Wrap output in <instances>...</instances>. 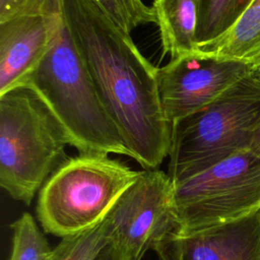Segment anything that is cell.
Returning a JSON list of instances; mask_svg holds the SVG:
<instances>
[{
	"label": "cell",
	"mask_w": 260,
	"mask_h": 260,
	"mask_svg": "<svg viewBox=\"0 0 260 260\" xmlns=\"http://www.w3.org/2000/svg\"><path fill=\"white\" fill-rule=\"evenodd\" d=\"M62 16L130 157L154 170L169 155L171 124L158 96L156 70L131 35L92 0H61Z\"/></svg>",
	"instance_id": "obj_1"
},
{
	"label": "cell",
	"mask_w": 260,
	"mask_h": 260,
	"mask_svg": "<svg viewBox=\"0 0 260 260\" xmlns=\"http://www.w3.org/2000/svg\"><path fill=\"white\" fill-rule=\"evenodd\" d=\"M18 85L35 89L65 127L79 153L130 156L62 20L47 54Z\"/></svg>",
	"instance_id": "obj_2"
},
{
	"label": "cell",
	"mask_w": 260,
	"mask_h": 260,
	"mask_svg": "<svg viewBox=\"0 0 260 260\" xmlns=\"http://www.w3.org/2000/svg\"><path fill=\"white\" fill-rule=\"evenodd\" d=\"M69 135L42 96L17 85L0 94V186L29 205L68 158Z\"/></svg>",
	"instance_id": "obj_3"
},
{
	"label": "cell",
	"mask_w": 260,
	"mask_h": 260,
	"mask_svg": "<svg viewBox=\"0 0 260 260\" xmlns=\"http://www.w3.org/2000/svg\"><path fill=\"white\" fill-rule=\"evenodd\" d=\"M260 120L253 73L204 109L171 124L168 175L176 183L249 149Z\"/></svg>",
	"instance_id": "obj_4"
},
{
	"label": "cell",
	"mask_w": 260,
	"mask_h": 260,
	"mask_svg": "<svg viewBox=\"0 0 260 260\" xmlns=\"http://www.w3.org/2000/svg\"><path fill=\"white\" fill-rule=\"evenodd\" d=\"M139 174L109 155L79 153L68 158L39 191L36 210L42 229L61 239L90 229Z\"/></svg>",
	"instance_id": "obj_5"
},
{
	"label": "cell",
	"mask_w": 260,
	"mask_h": 260,
	"mask_svg": "<svg viewBox=\"0 0 260 260\" xmlns=\"http://www.w3.org/2000/svg\"><path fill=\"white\" fill-rule=\"evenodd\" d=\"M179 229L189 232L231 221L260 208V158L242 150L173 183Z\"/></svg>",
	"instance_id": "obj_6"
},
{
	"label": "cell",
	"mask_w": 260,
	"mask_h": 260,
	"mask_svg": "<svg viewBox=\"0 0 260 260\" xmlns=\"http://www.w3.org/2000/svg\"><path fill=\"white\" fill-rule=\"evenodd\" d=\"M113 241L125 260H142L148 250L179 229L174 188L157 169L140 171L108 213Z\"/></svg>",
	"instance_id": "obj_7"
},
{
	"label": "cell",
	"mask_w": 260,
	"mask_h": 260,
	"mask_svg": "<svg viewBox=\"0 0 260 260\" xmlns=\"http://www.w3.org/2000/svg\"><path fill=\"white\" fill-rule=\"evenodd\" d=\"M252 73L244 64L218 60L199 50L172 59L156 70L166 120L172 124L204 109Z\"/></svg>",
	"instance_id": "obj_8"
},
{
	"label": "cell",
	"mask_w": 260,
	"mask_h": 260,
	"mask_svg": "<svg viewBox=\"0 0 260 260\" xmlns=\"http://www.w3.org/2000/svg\"><path fill=\"white\" fill-rule=\"evenodd\" d=\"M153 250L159 260H260V208L223 223L175 232Z\"/></svg>",
	"instance_id": "obj_9"
},
{
	"label": "cell",
	"mask_w": 260,
	"mask_h": 260,
	"mask_svg": "<svg viewBox=\"0 0 260 260\" xmlns=\"http://www.w3.org/2000/svg\"><path fill=\"white\" fill-rule=\"evenodd\" d=\"M60 13H23L0 20V94L17 86L47 54Z\"/></svg>",
	"instance_id": "obj_10"
},
{
	"label": "cell",
	"mask_w": 260,
	"mask_h": 260,
	"mask_svg": "<svg viewBox=\"0 0 260 260\" xmlns=\"http://www.w3.org/2000/svg\"><path fill=\"white\" fill-rule=\"evenodd\" d=\"M203 54L260 68V0H252L238 19L216 39L199 45Z\"/></svg>",
	"instance_id": "obj_11"
},
{
	"label": "cell",
	"mask_w": 260,
	"mask_h": 260,
	"mask_svg": "<svg viewBox=\"0 0 260 260\" xmlns=\"http://www.w3.org/2000/svg\"><path fill=\"white\" fill-rule=\"evenodd\" d=\"M151 8L164 55L175 59L198 50L199 0H154Z\"/></svg>",
	"instance_id": "obj_12"
},
{
	"label": "cell",
	"mask_w": 260,
	"mask_h": 260,
	"mask_svg": "<svg viewBox=\"0 0 260 260\" xmlns=\"http://www.w3.org/2000/svg\"><path fill=\"white\" fill-rule=\"evenodd\" d=\"M112 240L113 231L107 214L90 229L63 238L52 250L49 260H95Z\"/></svg>",
	"instance_id": "obj_13"
},
{
	"label": "cell",
	"mask_w": 260,
	"mask_h": 260,
	"mask_svg": "<svg viewBox=\"0 0 260 260\" xmlns=\"http://www.w3.org/2000/svg\"><path fill=\"white\" fill-rule=\"evenodd\" d=\"M252 0H199L198 46L223 34Z\"/></svg>",
	"instance_id": "obj_14"
},
{
	"label": "cell",
	"mask_w": 260,
	"mask_h": 260,
	"mask_svg": "<svg viewBox=\"0 0 260 260\" xmlns=\"http://www.w3.org/2000/svg\"><path fill=\"white\" fill-rule=\"evenodd\" d=\"M10 228L12 249L9 260H49L53 249L29 213L21 214Z\"/></svg>",
	"instance_id": "obj_15"
},
{
	"label": "cell",
	"mask_w": 260,
	"mask_h": 260,
	"mask_svg": "<svg viewBox=\"0 0 260 260\" xmlns=\"http://www.w3.org/2000/svg\"><path fill=\"white\" fill-rule=\"evenodd\" d=\"M95 5L125 32L155 22L153 10L142 0H92Z\"/></svg>",
	"instance_id": "obj_16"
},
{
	"label": "cell",
	"mask_w": 260,
	"mask_h": 260,
	"mask_svg": "<svg viewBox=\"0 0 260 260\" xmlns=\"http://www.w3.org/2000/svg\"><path fill=\"white\" fill-rule=\"evenodd\" d=\"M61 12V0H6L0 6V20L23 13L56 14Z\"/></svg>",
	"instance_id": "obj_17"
},
{
	"label": "cell",
	"mask_w": 260,
	"mask_h": 260,
	"mask_svg": "<svg viewBox=\"0 0 260 260\" xmlns=\"http://www.w3.org/2000/svg\"><path fill=\"white\" fill-rule=\"evenodd\" d=\"M95 260H125L121 249L115 241L112 242L101 252Z\"/></svg>",
	"instance_id": "obj_18"
},
{
	"label": "cell",
	"mask_w": 260,
	"mask_h": 260,
	"mask_svg": "<svg viewBox=\"0 0 260 260\" xmlns=\"http://www.w3.org/2000/svg\"><path fill=\"white\" fill-rule=\"evenodd\" d=\"M249 150L252 151L256 156L260 158V120L257 124V127L253 133L252 140L249 146Z\"/></svg>",
	"instance_id": "obj_19"
},
{
	"label": "cell",
	"mask_w": 260,
	"mask_h": 260,
	"mask_svg": "<svg viewBox=\"0 0 260 260\" xmlns=\"http://www.w3.org/2000/svg\"><path fill=\"white\" fill-rule=\"evenodd\" d=\"M253 75L260 81V68L255 70V71H253Z\"/></svg>",
	"instance_id": "obj_20"
},
{
	"label": "cell",
	"mask_w": 260,
	"mask_h": 260,
	"mask_svg": "<svg viewBox=\"0 0 260 260\" xmlns=\"http://www.w3.org/2000/svg\"><path fill=\"white\" fill-rule=\"evenodd\" d=\"M6 0H0V6H2L4 3H5Z\"/></svg>",
	"instance_id": "obj_21"
}]
</instances>
